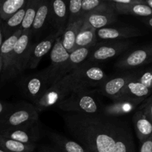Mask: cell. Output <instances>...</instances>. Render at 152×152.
Returning a JSON list of instances; mask_svg holds the SVG:
<instances>
[{"instance_id":"cell-37","label":"cell","mask_w":152,"mask_h":152,"mask_svg":"<svg viewBox=\"0 0 152 152\" xmlns=\"http://www.w3.org/2000/svg\"><path fill=\"white\" fill-rule=\"evenodd\" d=\"M108 2L113 3V4H133V3H144V0H105Z\"/></svg>"},{"instance_id":"cell-30","label":"cell","mask_w":152,"mask_h":152,"mask_svg":"<svg viewBox=\"0 0 152 152\" xmlns=\"http://www.w3.org/2000/svg\"><path fill=\"white\" fill-rule=\"evenodd\" d=\"M27 0H0V19L5 21L22 8Z\"/></svg>"},{"instance_id":"cell-28","label":"cell","mask_w":152,"mask_h":152,"mask_svg":"<svg viewBox=\"0 0 152 152\" xmlns=\"http://www.w3.org/2000/svg\"><path fill=\"white\" fill-rule=\"evenodd\" d=\"M50 137L62 152H90L79 142L67 139L59 134H53L50 135Z\"/></svg>"},{"instance_id":"cell-21","label":"cell","mask_w":152,"mask_h":152,"mask_svg":"<svg viewBox=\"0 0 152 152\" xmlns=\"http://www.w3.org/2000/svg\"><path fill=\"white\" fill-rule=\"evenodd\" d=\"M22 32L23 31L21 29L16 31L12 35L6 38L3 41L2 44L0 47V55H1L3 62V68L1 72L5 76H7L9 69H10V62H11V57L14 46Z\"/></svg>"},{"instance_id":"cell-11","label":"cell","mask_w":152,"mask_h":152,"mask_svg":"<svg viewBox=\"0 0 152 152\" xmlns=\"http://www.w3.org/2000/svg\"><path fill=\"white\" fill-rule=\"evenodd\" d=\"M64 30H57V31L50 34L49 37L39 42L36 45H32L28 56L27 68L34 69L38 66L39 63L42 60L44 56L51 50L53 44L56 39L62 35Z\"/></svg>"},{"instance_id":"cell-8","label":"cell","mask_w":152,"mask_h":152,"mask_svg":"<svg viewBox=\"0 0 152 152\" xmlns=\"http://www.w3.org/2000/svg\"><path fill=\"white\" fill-rule=\"evenodd\" d=\"M117 13L113 3L106 1L84 16V23L98 30L117 21Z\"/></svg>"},{"instance_id":"cell-22","label":"cell","mask_w":152,"mask_h":152,"mask_svg":"<svg viewBox=\"0 0 152 152\" xmlns=\"http://www.w3.org/2000/svg\"><path fill=\"white\" fill-rule=\"evenodd\" d=\"M84 22V18L66 25L61 35V42L68 53H71L75 49L76 38Z\"/></svg>"},{"instance_id":"cell-3","label":"cell","mask_w":152,"mask_h":152,"mask_svg":"<svg viewBox=\"0 0 152 152\" xmlns=\"http://www.w3.org/2000/svg\"><path fill=\"white\" fill-rule=\"evenodd\" d=\"M71 73L73 79V92L98 88L108 77L102 68L91 65L90 62L82 63Z\"/></svg>"},{"instance_id":"cell-39","label":"cell","mask_w":152,"mask_h":152,"mask_svg":"<svg viewBox=\"0 0 152 152\" xmlns=\"http://www.w3.org/2000/svg\"><path fill=\"white\" fill-rule=\"evenodd\" d=\"M4 40V34H3V26H2V20L0 19V47L2 44L3 41Z\"/></svg>"},{"instance_id":"cell-10","label":"cell","mask_w":152,"mask_h":152,"mask_svg":"<svg viewBox=\"0 0 152 152\" xmlns=\"http://www.w3.org/2000/svg\"><path fill=\"white\" fill-rule=\"evenodd\" d=\"M70 53L63 47L61 42V36H59L55 41L53 48L50 50V64L46 69H45L50 86L56 82V77L58 73L63 66L64 63L68 60Z\"/></svg>"},{"instance_id":"cell-20","label":"cell","mask_w":152,"mask_h":152,"mask_svg":"<svg viewBox=\"0 0 152 152\" xmlns=\"http://www.w3.org/2000/svg\"><path fill=\"white\" fill-rule=\"evenodd\" d=\"M133 123L137 137L140 142L152 137V121L142 109L135 113Z\"/></svg>"},{"instance_id":"cell-42","label":"cell","mask_w":152,"mask_h":152,"mask_svg":"<svg viewBox=\"0 0 152 152\" xmlns=\"http://www.w3.org/2000/svg\"><path fill=\"white\" fill-rule=\"evenodd\" d=\"M2 68H3L2 59H1V55H0V72H1V71H2Z\"/></svg>"},{"instance_id":"cell-41","label":"cell","mask_w":152,"mask_h":152,"mask_svg":"<svg viewBox=\"0 0 152 152\" xmlns=\"http://www.w3.org/2000/svg\"><path fill=\"white\" fill-rule=\"evenodd\" d=\"M145 4H147L148 7H150L152 9V0H144Z\"/></svg>"},{"instance_id":"cell-2","label":"cell","mask_w":152,"mask_h":152,"mask_svg":"<svg viewBox=\"0 0 152 152\" xmlns=\"http://www.w3.org/2000/svg\"><path fill=\"white\" fill-rule=\"evenodd\" d=\"M38 113L34 105L27 102L12 105L7 114L0 119V133L36 124Z\"/></svg>"},{"instance_id":"cell-17","label":"cell","mask_w":152,"mask_h":152,"mask_svg":"<svg viewBox=\"0 0 152 152\" xmlns=\"http://www.w3.org/2000/svg\"><path fill=\"white\" fill-rule=\"evenodd\" d=\"M92 49L93 48H80L75 49L70 53L68 60L64 63L63 66L56 75L55 83L59 81L62 77L71 73L82 63H83V62L88 57Z\"/></svg>"},{"instance_id":"cell-13","label":"cell","mask_w":152,"mask_h":152,"mask_svg":"<svg viewBox=\"0 0 152 152\" xmlns=\"http://www.w3.org/2000/svg\"><path fill=\"white\" fill-rule=\"evenodd\" d=\"M133 74H125L113 77L107 80L96 89V91L112 100L118 99L128 82L134 77Z\"/></svg>"},{"instance_id":"cell-18","label":"cell","mask_w":152,"mask_h":152,"mask_svg":"<svg viewBox=\"0 0 152 152\" xmlns=\"http://www.w3.org/2000/svg\"><path fill=\"white\" fill-rule=\"evenodd\" d=\"M152 94V88H148L138 81L135 75L129 80L122 91L120 97H128L144 101Z\"/></svg>"},{"instance_id":"cell-19","label":"cell","mask_w":152,"mask_h":152,"mask_svg":"<svg viewBox=\"0 0 152 152\" xmlns=\"http://www.w3.org/2000/svg\"><path fill=\"white\" fill-rule=\"evenodd\" d=\"M50 16L58 30L65 29L68 19L66 0H50Z\"/></svg>"},{"instance_id":"cell-4","label":"cell","mask_w":152,"mask_h":152,"mask_svg":"<svg viewBox=\"0 0 152 152\" xmlns=\"http://www.w3.org/2000/svg\"><path fill=\"white\" fill-rule=\"evenodd\" d=\"M56 106L67 112L86 114H98L100 108L99 102L92 95L91 91L71 92Z\"/></svg>"},{"instance_id":"cell-15","label":"cell","mask_w":152,"mask_h":152,"mask_svg":"<svg viewBox=\"0 0 152 152\" xmlns=\"http://www.w3.org/2000/svg\"><path fill=\"white\" fill-rule=\"evenodd\" d=\"M143 101L128 97H119L113 100L112 103L106 105L102 109V114L110 117H116L132 112L137 105Z\"/></svg>"},{"instance_id":"cell-23","label":"cell","mask_w":152,"mask_h":152,"mask_svg":"<svg viewBox=\"0 0 152 152\" xmlns=\"http://www.w3.org/2000/svg\"><path fill=\"white\" fill-rule=\"evenodd\" d=\"M96 31V29L83 22V26L80 28L76 38L75 49L94 47L97 43Z\"/></svg>"},{"instance_id":"cell-24","label":"cell","mask_w":152,"mask_h":152,"mask_svg":"<svg viewBox=\"0 0 152 152\" xmlns=\"http://www.w3.org/2000/svg\"><path fill=\"white\" fill-rule=\"evenodd\" d=\"M114 8L117 13L126 15L150 17L152 16V9L144 3H133V4H114Z\"/></svg>"},{"instance_id":"cell-32","label":"cell","mask_w":152,"mask_h":152,"mask_svg":"<svg viewBox=\"0 0 152 152\" xmlns=\"http://www.w3.org/2000/svg\"><path fill=\"white\" fill-rule=\"evenodd\" d=\"M82 1L83 0H68V19L67 25L81 19Z\"/></svg>"},{"instance_id":"cell-36","label":"cell","mask_w":152,"mask_h":152,"mask_svg":"<svg viewBox=\"0 0 152 152\" xmlns=\"http://www.w3.org/2000/svg\"><path fill=\"white\" fill-rule=\"evenodd\" d=\"M138 152H152V137L141 142Z\"/></svg>"},{"instance_id":"cell-26","label":"cell","mask_w":152,"mask_h":152,"mask_svg":"<svg viewBox=\"0 0 152 152\" xmlns=\"http://www.w3.org/2000/svg\"><path fill=\"white\" fill-rule=\"evenodd\" d=\"M25 10H26V4L18 11L10 16L7 20L2 21L3 34H4V39L12 35L16 31L20 29L22 21L25 17Z\"/></svg>"},{"instance_id":"cell-1","label":"cell","mask_w":152,"mask_h":152,"mask_svg":"<svg viewBox=\"0 0 152 152\" xmlns=\"http://www.w3.org/2000/svg\"><path fill=\"white\" fill-rule=\"evenodd\" d=\"M68 132L90 152H111L126 125L115 117L77 114L65 117Z\"/></svg>"},{"instance_id":"cell-7","label":"cell","mask_w":152,"mask_h":152,"mask_svg":"<svg viewBox=\"0 0 152 152\" xmlns=\"http://www.w3.org/2000/svg\"><path fill=\"white\" fill-rule=\"evenodd\" d=\"M131 45V43L123 40L104 41L96 43L91 51L87 62H100L112 59L123 53Z\"/></svg>"},{"instance_id":"cell-31","label":"cell","mask_w":152,"mask_h":152,"mask_svg":"<svg viewBox=\"0 0 152 152\" xmlns=\"http://www.w3.org/2000/svg\"><path fill=\"white\" fill-rule=\"evenodd\" d=\"M39 2L40 0H27L25 17L20 27L22 31H30L31 29Z\"/></svg>"},{"instance_id":"cell-38","label":"cell","mask_w":152,"mask_h":152,"mask_svg":"<svg viewBox=\"0 0 152 152\" xmlns=\"http://www.w3.org/2000/svg\"><path fill=\"white\" fill-rule=\"evenodd\" d=\"M11 106L12 105H10L8 104L5 103V102L0 101V119L7 114V111L11 108Z\"/></svg>"},{"instance_id":"cell-14","label":"cell","mask_w":152,"mask_h":152,"mask_svg":"<svg viewBox=\"0 0 152 152\" xmlns=\"http://www.w3.org/2000/svg\"><path fill=\"white\" fill-rule=\"evenodd\" d=\"M96 34L97 41L98 40L114 41V40H122L139 37L142 36V33L137 28L133 27H120V28L105 27L96 30Z\"/></svg>"},{"instance_id":"cell-27","label":"cell","mask_w":152,"mask_h":152,"mask_svg":"<svg viewBox=\"0 0 152 152\" xmlns=\"http://www.w3.org/2000/svg\"><path fill=\"white\" fill-rule=\"evenodd\" d=\"M50 16V0H40L35 18L31 27L33 34L39 32Z\"/></svg>"},{"instance_id":"cell-6","label":"cell","mask_w":152,"mask_h":152,"mask_svg":"<svg viewBox=\"0 0 152 152\" xmlns=\"http://www.w3.org/2000/svg\"><path fill=\"white\" fill-rule=\"evenodd\" d=\"M32 35L31 30L23 31L18 39L13 48L10 69L6 77H16L26 69L30 50L33 45L31 43Z\"/></svg>"},{"instance_id":"cell-34","label":"cell","mask_w":152,"mask_h":152,"mask_svg":"<svg viewBox=\"0 0 152 152\" xmlns=\"http://www.w3.org/2000/svg\"><path fill=\"white\" fill-rule=\"evenodd\" d=\"M135 77L138 81L140 82L148 88H152V71H148L142 73L140 75H136Z\"/></svg>"},{"instance_id":"cell-9","label":"cell","mask_w":152,"mask_h":152,"mask_svg":"<svg viewBox=\"0 0 152 152\" xmlns=\"http://www.w3.org/2000/svg\"><path fill=\"white\" fill-rule=\"evenodd\" d=\"M50 86L48 77L45 70L28 77L23 82L24 91L34 104L38 102Z\"/></svg>"},{"instance_id":"cell-40","label":"cell","mask_w":152,"mask_h":152,"mask_svg":"<svg viewBox=\"0 0 152 152\" xmlns=\"http://www.w3.org/2000/svg\"><path fill=\"white\" fill-rule=\"evenodd\" d=\"M142 20H143V22L146 25H148V26L152 28V16H150V17H144V19Z\"/></svg>"},{"instance_id":"cell-12","label":"cell","mask_w":152,"mask_h":152,"mask_svg":"<svg viewBox=\"0 0 152 152\" xmlns=\"http://www.w3.org/2000/svg\"><path fill=\"white\" fill-rule=\"evenodd\" d=\"M152 62V45L130 52L119 59L116 67L121 69H130Z\"/></svg>"},{"instance_id":"cell-35","label":"cell","mask_w":152,"mask_h":152,"mask_svg":"<svg viewBox=\"0 0 152 152\" xmlns=\"http://www.w3.org/2000/svg\"><path fill=\"white\" fill-rule=\"evenodd\" d=\"M140 109L145 113V114L152 121V95L148 99H145V102L140 107Z\"/></svg>"},{"instance_id":"cell-5","label":"cell","mask_w":152,"mask_h":152,"mask_svg":"<svg viewBox=\"0 0 152 152\" xmlns=\"http://www.w3.org/2000/svg\"><path fill=\"white\" fill-rule=\"evenodd\" d=\"M71 92H73V79L72 74L69 73L50 86L44 95L34 105L37 111L40 112L50 107L56 106Z\"/></svg>"},{"instance_id":"cell-29","label":"cell","mask_w":152,"mask_h":152,"mask_svg":"<svg viewBox=\"0 0 152 152\" xmlns=\"http://www.w3.org/2000/svg\"><path fill=\"white\" fill-rule=\"evenodd\" d=\"M35 144H25L0 135V148L7 152H33Z\"/></svg>"},{"instance_id":"cell-33","label":"cell","mask_w":152,"mask_h":152,"mask_svg":"<svg viewBox=\"0 0 152 152\" xmlns=\"http://www.w3.org/2000/svg\"><path fill=\"white\" fill-rule=\"evenodd\" d=\"M106 2L105 0H83L82 1L81 18H84L87 13L97 8L101 4Z\"/></svg>"},{"instance_id":"cell-25","label":"cell","mask_w":152,"mask_h":152,"mask_svg":"<svg viewBox=\"0 0 152 152\" xmlns=\"http://www.w3.org/2000/svg\"><path fill=\"white\" fill-rule=\"evenodd\" d=\"M111 152H137L132 132L127 124L120 132Z\"/></svg>"},{"instance_id":"cell-43","label":"cell","mask_w":152,"mask_h":152,"mask_svg":"<svg viewBox=\"0 0 152 152\" xmlns=\"http://www.w3.org/2000/svg\"><path fill=\"white\" fill-rule=\"evenodd\" d=\"M0 152H7V151H4V150H3V149H1V148H0Z\"/></svg>"},{"instance_id":"cell-16","label":"cell","mask_w":152,"mask_h":152,"mask_svg":"<svg viewBox=\"0 0 152 152\" xmlns=\"http://www.w3.org/2000/svg\"><path fill=\"white\" fill-rule=\"evenodd\" d=\"M0 135L25 144H34L40 137L37 123L32 126L1 132Z\"/></svg>"}]
</instances>
